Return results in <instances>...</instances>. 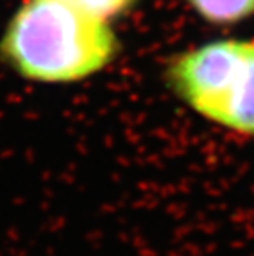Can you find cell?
<instances>
[{
    "label": "cell",
    "instance_id": "6da1fadb",
    "mask_svg": "<svg viewBox=\"0 0 254 256\" xmlns=\"http://www.w3.org/2000/svg\"><path fill=\"white\" fill-rule=\"evenodd\" d=\"M117 53L107 20L71 0H26L10 18L0 56L26 80L73 83L104 70Z\"/></svg>",
    "mask_w": 254,
    "mask_h": 256
},
{
    "label": "cell",
    "instance_id": "7a4b0ae2",
    "mask_svg": "<svg viewBox=\"0 0 254 256\" xmlns=\"http://www.w3.org/2000/svg\"><path fill=\"white\" fill-rule=\"evenodd\" d=\"M241 40H220L178 55L167 78L178 96L200 116L221 124L226 90Z\"/></svg>",
    "mask_w": 254,
    "mask_h": 256
},
{
    "label": "cell",
    "instance_id": "3957f363",
    "mask_svg": "<svg viewBox=\"0 0 254 256\" xmlns=\"http://www.w3.org/2000/svg\"><path fill=\"white\" fill-rule=\"evenodd\" d=\"M221 126L254 136V40H241L231 68Z\"/></svg>",
    "mask_w": 254,
    "mask_h": 256
},
{
    "label": "cell",
    "instance_id": "277c9868",
    "mask_svg": "<svg viewBox=\"0 0 254 256\" xmlns=\"http://www.w3.org/2000/svg\"><path fill=\"white\" fill-rule=\"evenodd\" d=\"M190 7L210 24L228 25L254 14V0H188Z\"/></svg>",
    "mask_w": 254,
    "mask_h": 256
},
{
    "label": "cell",
    "instance_id": "5b68a950",
    "mask_svg": "<svg viewBox=\"0 0 254 256\" xmlns=\"http://www.w3.org/2000/svg\"><path fill=\"white\" fill-rule=\"evenodd\" d=\"M71 2L107 20L109 17H114V15L127 10L136 0H71Z\"/></svg>",
    "mask_w": 254,
    "mask_h": 256
}]
</instances>
